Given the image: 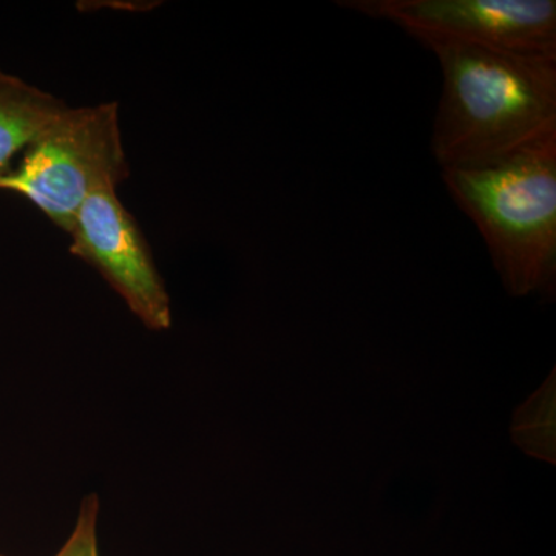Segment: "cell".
I'll return each mask as SVG.
<instances>
[{
	"mask_svg": "<svg viewBox=\"0 0 556 556\" xmlns=\"http://www.w3.org/2000/svg\"><path fill=\"white\" fill-rule=\"evenodd\" d=\"M441 100L431 150L441 170L495 163L556 135V60L433 43Z\"/></svg>",
	"mask_w": 556,
	"mask_h": 556,
	"instance_id": "1",
	"label": "cell"
},
{
	"mask_svg": "<svg viewBox=\"0 0 556 556\" xmlns=\"http://www.w3.org/2000/svg\"><path fill=\"white\" fill-rule=\"evenodd\" d=\"M450 197L478 226L511 295L555 291L556 135L506 159L442 170Z\"/></svg>",
	"mask_w": 556,
	"mask_h": 556,
	"instance_id": "2",
	"label": "cell"
},
{
	"mask_svg": "<svg viewBox=\"0 0 556 556\" xmlns=\"http://www.w3.org/2000/svg\"><path fill=\"white\" fill-rule=\"evenodd\" d=\"M129 178L116 102L68 108L0 178V190L31 201L58 228L70 232L93 193Z\"/></svg>",
	"mask_w": 556,
	"mask_h": 556,
	"instance_id": "3",
	"label": "cell"
},
{
	"mask_svg": "<svg viewBox=\"0 0 556 556\" xmlns=\"http://www.w3.org/2000/svg\"><path fill=\"white\" fill-rule=\"evenodd\" d=\"M390 21L424 46L453 43L556 60L555 0H342Z\"/></svg>",
	"mask_w": 556,
	"mask_h": 556,
	"instance_id": "4",
	"label": "cell"
},
{
	"mask_svg": "<svg viewBox=\"0 0 556 556\" xmlns=\"http://www.w3.org/2000/svg\"><path fill=\"white\" fill-rule=\"evenodd\" d=\"M73 255L100 270L131 313L152 331L172 327L169 292L134 215L116 189L93 193L70 229Z\"/></svg>",
	"mask_w": 556,
	"mask_h": 556,
	"instance_id": "5",
	"label": "cell"
},
{
	"mask_svg": "<svg viewBox=\"0 0 556 556\" xmlns=\"http://www.w3.org/2000/svg\"><path fill=\"white\" fill-rule=\"evenodd\" d=\"M67 108L49 91L0 70V178Z\"/></svg>",
	"mask_w": 556,
	"mask_h": 556,
	"instance_id": "6",
	"label": "cell"
},
{
	"mask_svg": "<svg viewBox=\"0 0 556 556\" xmlns=\"http://www.w3.org/2000/svg\"><path fill=\"white\" fill-rule=\"evenodd\" d=\"M511 437L529 455L555 464V372L515 413Z\"/></svg>",
	"mask_w": 556,
	"mask_h": 556,
	"instance_id": "7",
	"label": "cell"
},
{
	"mask_svg": "<svg viewBox=\"0 0 556 556\" xmlns=\"http://www.w3.org/2000/svg\"><path fill=\"white\" fill-rule=\"evenodd\" d=\"M98 515L100 500L89 495L80 503L78 519L72 535L54 556H100L98 552Z\"/></svg>",
	"mask_w": 556,
	"mask_h": 556,
	"instance_id": "8",
	"label": "cell"
},
{
	"mask_svg": "<svg viewBox=\"0 0 556 556\" xmlns=\"http://www.w3.org/2000/svg\"><path fill=\"white\" fill-rule=\"evenodd\" d=\"M0 556H7V555H2V554H0Z\"/></svg>",
	"mask_w": 556,
	"mask_h": 556,
	"instance_id": "9",
	"label": "cell"
}]
</instances>
